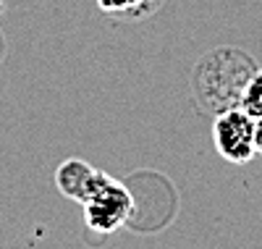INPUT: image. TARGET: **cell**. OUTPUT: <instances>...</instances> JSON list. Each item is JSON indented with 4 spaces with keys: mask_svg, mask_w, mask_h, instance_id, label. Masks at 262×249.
I'll use <instances>...</instances> for the list:
<instances>
[{
    "mask_svg": "<svg viewBox=\"0 0 262 249\" xmlns=\"http://www.w3.org/2000/svg\"><path fill=\"white\" fill-rule=\"evenodd\" d=\"M257 71L252 55L236 48H217L200 58L191 74V89L202 110L223 113L228 108L242 105V95L249 79Z\"/></svg>",
    "mask_w": 262,
    "mask_h": 249,
    "instance_id": "cell-1",
    "label": "cell"
},
{
    "mask_svg": "<svg viewBox=\"0 0 262 249\" xmlns=\"http://www.w3.org/2000/svg\"><path fill=\"white\" fill-rule=\"evenodd\" d=\"M212 142L223 160L233 165L249 163L257 155L254 152V118L242 105L217 113L212 123Z\"/></svg>",
    "mask_w": 262,
    "mask_h": 249,
    "instance_id": "cell-2",
    "label": "cell"
},
{
    "mask_svg": "<svg viewBox=\"0 0 262 249\" xmlns=\"http://www.w3.org/2000/svg\"><path fill=\"white\" fill-rule=\"evenodd\" d=\"M81 208H84L86 225H90L92 231H97V234L118 231L121 225L128 223V218L134 215V210H137L131 192L121 184V181H116L113 176L92 199H86Z\"/></svg>",
    "mask_w": 262,
    "mask_h": 249,
    "instance_id": "cell-3",
    "label": "cell"
},
{
    "mask_svg": "<svg viewBox=\"0 0 262 249\" xmlns=\"http://www.w3.org/2000/svg\"><path fill=\"white\" fill-rule=\"evenodd\" d=\"M107 181H111V176L105 171H97L95 165H90L86 160H76V157L60 163V168L55 171V186L60 189V194L79 202V205L92 199Z\"/></svg>",
    "mask_w": 262,
    "mask_h": 249,
    "instance_id": "cell-4",
    "label": "cell"
},
{
    "mask_svg": "<svg viewBox=\"0 0 262 249\" xmlns=\"http://www.w3.org/2000/svg\"><path fill=\"white\" fill-rule=\"evenodd\" d=\"M160 0H97V6L111 13V16H121V18H142L149 11L158 8Z\"/></svg>",
    "mask_w": 262,
    "mask_h": 249,
    "instance_id": "cell-5",
    "label": "cell"
},
{
    "mask_svg": "<svg viewBox=\"0 0 262 249\" xmlns=\"http://www.w3.org/2000/svg\"><path fill=\"white\" fill-rule=\"evenodd\" d=\"M242 108L249 113L252 118H259L262 116V71L257 69L254 76L249 79L244 95H242Z\"/></svg>",
    "mask_w": 262,
    "mask_h": 249,
    "instance_id": "cell-6",
    "label": "cell"
},
{
    "mask_svg": "<svg viewBox=\"0 0 262 249\" xmlns=\"http://www.w3.org/2000/svg\"><path fill=\"white\" fill-rule=\"evenodd\" d=\"M254 152L262 155V116L254 118Z\"/></svg>",
    "mask_w": 262,
    "mask_h": 249,
    "instance_id": "cell-7",
    "label": "cell"
},
{
    "mask_svg": "<svg viewBox=\"0 0 262 249\" xmlns=\"http://www.w3.org/2000/svg\"><path fill=\"white\" fill-rule=\"evenodd\" d=\"M0 13H3V3H0Z\"/></svg>",
    "mask_w": 262,
    "mask_h": 249,
    "instance_id": "cell-8",
    "label": "cell"
}]
</instances>
